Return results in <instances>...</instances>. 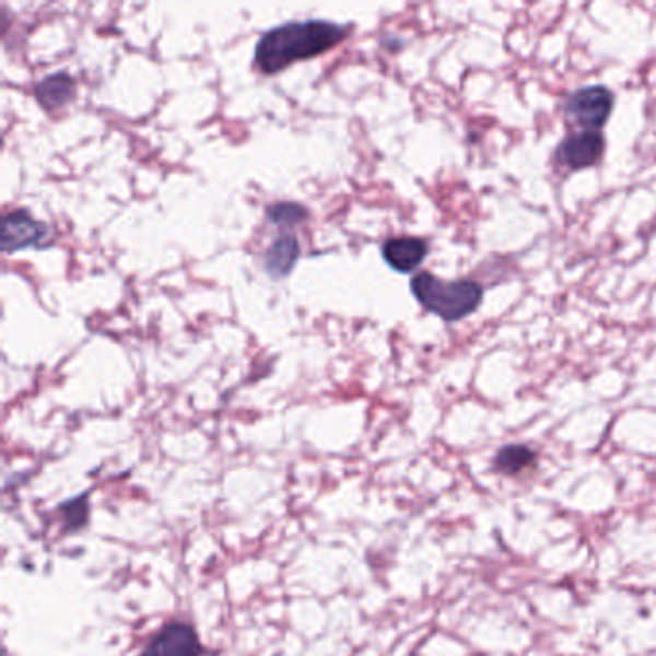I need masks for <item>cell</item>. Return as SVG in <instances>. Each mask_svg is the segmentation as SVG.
Returning a JSON list of instances; mask_svg holds the SVG:
<instances>
[{
  "mask_svg": "<svg viewBox=\"0 0 656 656\" xmlns=\"http://www.w3.org/2000/svg\"><path fill=\"white\" fill-rule=\"evenodd\" d=\"M2 239L0 247L4 255L27 250V248H43L45 241L50 235L47 224L39 222L32 212L24 209L12 210L2 216Z\"/></svg>",
  "mask_w": 656,
  "mask_h": 656,
  "instance_id": "5",
  "label": "cell"
},
{
  "mask_svg": "<svg viewBox=\"0 0 656 656\" xmlns=\"http://www.w3.org/2000/svg\"><path fill=\"white\" fill-rule=\"evenodd\" d=\"M33 95L43 110L57 113L75 101L78 87L75 80L68 72L48 73L35 85Z\"/></svg>",
  "mask_w": 656,
  "mask_h": 656,
  "instance_id": "8",
  "label": "cell"
},
{
  "mask_svg": "<svg viewBox=\"0 0 656 656\" xmlns=\"http://www.w3.org/2000/svg\"><path fill=\"white\" fill-rule=\"evenodd\" d=\"M410 291L427 313L441 320L458 321L478 311L483 288L478 281H443L433 273L420 272L410 280Z\"/></svg>",
  "mask_w": 656,
  "mask_h": 656,
  "instance_id": "2",
  "label": "cell"
},
{
  "mask_svg": "<svg viewBox=\"0 0 656 656\" xmlns=\"http://www.w3.org/2000/svg\"><path fill=\"white\" fill-rule=\"evenodd\" d=\"M612 108V91L602 85H593L572 93L564 105V114L569 116L570 121H574L585 131H599L609 121Z\"/></svg>",
  "mask_w": 656,
  "mask_h": 656,
  "instance_id": "3",
  "label": "cell"
},
{
  "mask_svg": "<svg viewBox=\"0 0 656 656\" xmlns=\"http://www.w3.org/2000/svg\"><path fill=\"white\" fill-rule=\"evenodd\" d=\"M534 462H536V453L531 448L526 447V445H506L496 453L493 466L501 473L514 476V473L522 472L524 468H528Z\"/></svg>",
  "mask_w": 656,
  "mask_h": 656,
  "instance_id": "10",
  "label": "cell"
},
{
  "mask_svg": "<svg viewBox=\"0 0 656 656\" xmlns=\"http://www.w3.org/2000/svg\"><path fill=\"white\" fill-rule=\"evenodd\" d=\"M60 518L65 520L66 531H78L83 528L89 520V501L87 495L72 499L70 503L60 506Z\"/></svg>",
  "mask_w": 656,
  "mask_h": 656,
  "instance_id": "12",
  "label": "cell"
},
{
  "mask_svg": "<svg viewBox=\"0 0 656 656\" xmlns=\"http://www.w3.org/2000/svg\"><path fill=\"white\" fill-rule=\"evenodd\" d=\"M266 220L278 227H293L308 220V210L295 200H281L266 209Z\"/></svg>",
  "mask_w": 656,
  "mask_h": 656,
  "instance_id": "11",
  "label": "cell"
},
{
  "mask_svg": "<svg viewBox=\"0 0 656 656\" xmlns=\"http://www.w3.org/2000/svg\"><path fill=\"white\" fill-rule=\"evenodd\" d=\"M199 633L187 622H168L144 643L139 656H207Z\"/></svg>",
  "mask_w": 656,
  "mask_h": 656,
  "instance_id": "4",
  "label": "cell"
},
{
  "mask_svg": "<svg viewBox=\"0 0 656 656\" xmlns=\"http://www.w3.org/2000/svg\"><path fill=\"white\" fill-rule=\"evenodd\" d=\"M301 258V243L293 233H281L262 255V266L272 280H283L296 268Z\"/></svg>",
  "mask_w": 656,
  "mask_h": 656,
  "instance_id": "9",
  "label": "cell"
},
{
  "mask_svg": "<svg viewBox=\"0 0 656 656\" xmlns=\"http://www.w3.org/2000/svg\"><path fill=\"white\" fill-rule=\"evenodd\" d=\"M351 35V25L328 20H301L276 25L262 33L255 47V66L265 75L288 70L289 66L321 57Z\"/></svg>",
  "mask_w": 656,
  "mask_h": 656,
  "instance_id": "1",
  "label": "cell"
},
{
  "mask_svg": "<svg viewBox=\"0 0 656 656\" xmlns=\"http://www.w3.org/2000/svg\"><path fill=\"white\" fill-rule=\"evenodd\" d=\"M605 154V137L600 131H582L576 136L564 139L557 149V161L564 168L585 169L591 168Z\"/></svg>",
  "mask_w": 656,
  "mask_h": 656,
  "instance_id": "6",
  "label": "cell"
},
{
  "mask_svg": "<svg viewBox=\"0 0 656 656\" xmlns=\"http://www.w3.org/2000/svg\"><path fill=\"white\" fill-rule=\"evenodd\" d=\"M430 247L420 237H391L382 245V257L385 265L395 272L412 273L424 262Z\"/></svg>",
  "mask_w": 656,
  "mask_h": 656,
  "instance_id": "7",
  "label": "cell"
}]
</instances>
